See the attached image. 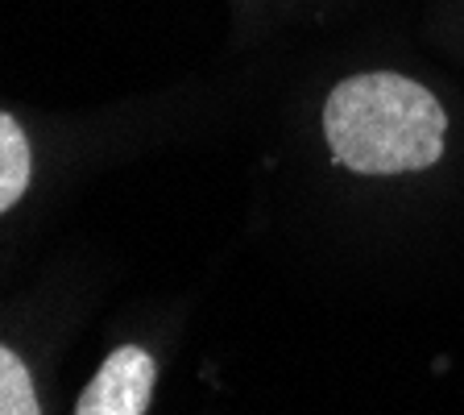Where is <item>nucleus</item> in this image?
Returning <instances> with one entry per match:
<instances>
[{
    "mask_svg": "<svg viewBox=\"0 0 464 415\" xmlns=\"http://www.w3.org/2000/svg\"><path fill=\"white\" fill-rule=\"evenodd\" d=\"M328 150L353 174H415L444 158L448 113L419 79L398 71H361L324 100Z\"/></svg>",
    "mask_w": 464,
    "mask_h": 415,
    "instance_id": "nucleus-1",
    "label": "nucleus"
},
{
    "mask_svg": "<svg viewBox=\"0 0 464 415\" xmlns=\"http://www.w3.org/2000/svg\"><path fill=\"white\" fill-rule=\"evenodd\" d=\"M158 390V358L145 345L108 349L75 399V415H150Z\"/></svg>",
    "mask_w": 464,
    "mask_h": 415,
    "instance_id": "nucleus-2",
    "label": "nucleus"
},
{
    "mask_svg": "<svg viewBox=\"0 0 464 415\" xmlns=\"http://www.w3.org/2000/svg\"><path fill=\"white\" fill-rule=\"evenodd\" d=\"M34 183V142L13 113L0 108V216H9Z\"/></svg>",
    "mask_w": 464,
    "mask_h": 415,
    "instance_id": "nucleus-3",
    "label": "nucleus"
},
{
    "mask_svg": "<svg viewBox=\"0 0 464 415\" xmlns=\"http://www.w3.org/2000/svg\"><path fill=\"white\" fill-rule=\"evenodd\" d=\"M0 415H46L34 361L9 341H0Z\"/></svg>",
    "mask_w": 464,
    "mask_h": 415,
    "instance_id": "nucleus-4",
    "label": "nucleus"
}]
</instances>
